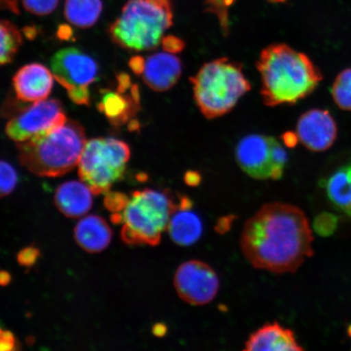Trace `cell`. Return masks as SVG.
Returning <instances> with one entry per match:
<instances>
[{
	"label": "cell",
	"instance_id": "cell-4",
	"mask_svg": "<svg viewBox=\"0 0 351 351\" xmlns=\"http://www.w3.org/2000/svg\"><path fill=\"white\" fill-rule=\"evenodd\" d=\"M173 23L171 0H129L109 26L108 33L117 45L126 50H153Z\"/></svg>",
	"mask_w": 351,
	"mask_h": 351
},
{
	"label": "cell",
	"instance_id": "cell-12",
	"mask_svg": "<svg viewBox=\"0 0 351 351\" xmlns=\"http://www.w3.org/2000/svg\"><path fill=\"white\" fill-rule=\"evenodd\" d=\"M300 142L311 152H326L335 143L337 126L327 110L311 109L302 114L297 125Z\"/></svg>",
	"mask_w": 351,
	"mask_h": 351
},
{
	"label": "cell",
	"instance_id": "cell-26",
	"mask_svg": "<svg viewBox=\"0 0 351 351\" xmlns=\"http://www.w3.org/2000/svg\"><path fill=\"white\" fill-rule=\"evenodd\" d=\"M26 10L38 16L49 15L58 5L59 0H21Z\"/></svg>",
	"mask_w": 351,
	"mask_h": 351
},
{
	"label": "cell",
	"instance_id": "cell-7",
	"mask_svg": "<svg viewBox=\"0 0 351 351\" xmlns=\"http://www.w3.org/2000/svg\"><path fill=\"white\" fill-rule=\"evenodd\" d=\"M130 158L129 145L113 138L89 140L78 163V173L94 195H106L124 178Z\"/></svg>",
	"mask_w": 351,
	"mask_h": 351
},
{
	"label": "cell",
	"instance_id": "cell-40",
	"mask_svg": "<svg viewBox=\"0 0 351 351\" xmlns=\"http://www.w3.org/2000/svg\"><path fill=\"white\" fill-rule=\"evenodd\" d=\"M23 33L26 38H28L29 40H33L35 38H36L38 30L36 26H26L23 29Z\"/></svg>",
	"mask_w": 351,
	"mask_h": 351
},
{
	"label": "cell",
	"instance_id": "cell-39",
	"mask_svg": "<svg viewBox=\"0 0 351 351\" xmlns=\"http://www.w3.org/2000/svg\"><path fill=\"white\" fill-rule=\"evenodd\" d=\"M167 331H168V328H167L165 324L162 323L156 324L152 328L153 335L158 337H164Z\"/></svg>",
	"mask_w": 351,
	"mask_h": 351
},
{
	"label": "cell",
	"instance_id": "cell-33",
	"mask_svg": "<svg viewBox=\"0 0 351 351\" xmlns=\"http://www.w3.org/2000/svg\"><path fill=\"white\" fill-rule=\"evenodd\" d=\"M145 64H146V61L144 60L142 56H139L132 57L129 61L130 68L136 75H141L143 73Z\"/></svg>",
	"mask_w": 351,
	"mask_h": 351
},
{
	"label": "cell",
	"instance_id": "cell-30",
	"mask_svg": "<svg viewBox=\"0 0 351 351\" xmlns=\"http://www.w3.org/2000/svg\"><path fill=\"white\" fill-rule=\"evenodd\" d=\"M67 91L69 99H71L74 104L89 106L90 103V94L88 86L73 87L72 89Z\"/></svg>",
	"mask_w": 351,
	"mask_h": 351
},
{
	"label": "cell",
	"instance_id": "cell-27",
	"mask_svg": "<svg viewBox=\"0 0 351 351\" xmlns=\"http://www.w3.org/2000/svg\"><path fill=\"white\" fill-rule=\"evenodd\" d=\"M130 197L119 192H108L104 199V206L112 213H122L128 205Z\"/></svg>",
	"mask_w": 351,
	"mask_h": 351
},
{
	"label": "cell",
	"instance_id": "cell-19",
	"mask_svg": "<svg viewBox=\"0 0 351 351\" xmlns=\"http://www.w3.org/2000/svg\"><path fill=\"white\" fill-rule=\"evenodd\" d=\"M191 209L178 208L169 223L171 239L182 247L195 244L203 234V222Z\"/></svg>",
	"mask_w": 351,
	"mask_h": 351
},
{
	"label": "cell",
	"instance_id": "cell-16",
	"mask_svg": "<svg viewBox=\"0 0 351 351\" xmlns=\"http://www.w3.org/2000/svg\"><path fill=\"white\" fill-rule=\"evenodd\" d=\"M92 191L77 181L63 183L56 191L55 204L61 213L69 218H78L86 214L93 204Z\"/></svg>",
	"mask_w": 351,
	"mask_h": 351
},
{
	"label": "cell",
	"instance_id": "cell-44",
	"mask_svg": "<svg viewBox=\"0 0 351 351\" xmlns=\"http://www.w3.org/2000/svg\"><path fill=\"white\" fill-rule=\"evenodd\" d=\"M348 335H349L350 337H351V324L348 328Z\"/></svg>",
	"mask_w": 351,
	"mask_h": 351
},
{
	"label": "cell",
	"instance_id": "cell-13",
	"mask_svg": "<svg viewBox=\"0 0 351 351\" xmlns=\"http://www.w3.org/2000/svg\"><path fill=\"white\" fill-rule=\"evenodd\" d=\"M54 75L42 64L23 66L12 78L16 98L23 102H38L46 99L54 84Z\"/></svg>",
	"mask_w": 351,
	"mask_h": 351
},
{
	"label": "cell",
	"instance_id": "cell-2",
	"mask_svg": "<svg viewBox=\"0 0 351 351\" xmlns=\"http://www.w3.org/2000/svg\"><path fill=\"white\" fill-rule=\"evenodd\" d=\"M256 68L261 95L269 107L295 104L317 89L323 75L308 56L287 44H273L261 51Z\"/></svg>",
	"mask_w": 351,
	"mask_h": 351
},
{
	"label": "cell",
	"instance_id": "cell-14",
	"mask_svg": "<svg viewBox=\"0 0 351 351\" xmlns=\"http://www.w3.org/2000/svg\"><path fill=\"white\" fill-rule=\"evenodd\" d=\"M182 73V64L178 56L159 52L146 60L143 81L152 90L165 92L176 85Z\"/></svg>",
	"mask_w": 351,
	"mask_h": 351
},
{
	"label": "cell",
	"instance_id": "cell-3",
	"mask_svg": "<svg viewBox=\"0 0 351 351\" xmlns=\"http://www.w3.org/2000/svg\"><path fill=\"white\" fill-rule=\"evenodd\" d=\"M85 130L78 122L63 125L17 143L20 163L39 177H61L78 165L86 143Z\"/></svg>",
	"mask_w": 351,
	"mask_h": 351
},
{
	"label": "cell",
	"instance_id": "cell-32",
	"mask_svg": "<svg viewBox=\"0 0 351 351\" xmlns=\"http://www.w3.org/2000/svg\"><path fill=\"white\" fill-rule=\"evenodd\" d=\"M0 345H1L2 351H11L19 350V343L15 339L14 335L10 331L1 330V336H0Z\"/></svg>",
	"mask_w": 351,
	"mask_h": 351
},
{
	"label": "cell",
	"instance_id": "cell-31",
	"mask_svg": "<svg viewBox=\"0 0 351 351\" xmlns=\"http://www.w3.org/2000/svg\"><path fill=\"white\" fill-rule=\"evenodd\" d=\"M161 44L165 51L169 52V53H179L184 50L186 46L182 39L173 36V35L164 37Z\"/></svg>",
	"mask_w": 351,
	"mask_h": 351
},
{
	"label": "cell",
	"instance_id": "cell-28",
	"mask_svg": "<svg viewBox=\"0 0 351 351\" xmlns=\"http://www.w3.org/2000/svg\"><path fill=\"white\" fill-rule=\"evenodd\" d=\"M208 7L206 11L216 13L221 23L223 34L229 33V19H228V7L223 0H207Z\"/></svg>",
	"mask_w": 351,
	"mask_h": 351
},
{
	"label": "cell",
	"instance_id": "cell-9",
	"mask_svg": "<svg viewBox=\"0 0 351 351\" xmlns=\"http://www.w3.org/2000/svg\"><path fill=\"white\" fill-rule=\"evenodd\" d=\"M66 121L67 118L60 101L46 99L35 102L12 118L8 122L5 132L13 141L21 143L63 125Z\"/></svg>",
	"mask_w": 351,
	"mask_h": 351
},
{
	"label": "cell",
	"instance_id": "cell-42",
	"mask_svg": "<svg viewBox=\"0 0 351 351\" xmlns=\"http://www.w3.org/2000/svg\"><path fill=\"white\" fill-rule=\"evenodd\" d=\"M138 122L137 121L133 120L130 122L129 129L132 131L137 130L138 129Z\"/></svg>",
	"mask_w": 351,
	"mask_h": 351
},
{
	"label": "cell",
	"instance_id": "cell-34",
	"mask_svg": "<svg viewBox=\"0 0 351 351\" xmlns=\"http://www.w3.org/2000/svg\"><path fill=\"white\" fill-rule=\"evenodd\" d=\"M117 91L121 93H125V92L131 89V79L128 74L125 73H121L117 75Z\"/></svg>",
	"mask_w": 351,
	"mask_h": 351
},
{
	"label": "cell",
	"instance_id": "cell-1",
	"mask_svg": "<svg viewBox=\"0 0 351 351\" xmlns=\"http://www.w3.org/2000/svg\"><path fill=\"white\" fill-rule=\"evenodd\" d=\"M313 241L308 219L300 208L271 203L245 222L240 243L254 267L282 274L295 273L313 256Z\"/></svg>",
	"mask_w": 351,
	"mask_h": 351
},
{
	"label": "cell",
	"instance_id": "cell-41",
	"mask_svg": "<svg viewBox=\"0 0 351 351\" xmlns=\"http://www.w3.org/2000/svg\"><path fill=\"white\" fill-rule=\"evenodd\" d=\"M11 280L12 276L10 273H8L6 271H1V274H0V283H1L2 287H6V285L10 283Z\"/></svg>",
	"mask_w": 351,
	"mask_h": 351
},
{
	"label": "cell",
	"instance_id": "cell-8",
	"mask_svg": "<svg viewBox=\"0 0 351 351\" xmlns=\"http://www.w3.org/2000/svg\"><path fill=\"white\" fill-rule=\"evenodd\" d=\"M236 160L250 177L278 180L283 176L288 154L278 140L269 136L251 134L240 140Z\"/></svg>",
	"mask_w": 351,
	"mask_h": 351
},
{
	"label": "cell",
	"instance_id": "cell-29",
	"mask_svg": "<svg viewBox=\"0 0 351 351\" xmlns=\"http://www.w3.org/2000/svg\"><path fill=\"white\" fill-rule=\"evenodd\" d=\"M40 256V251L38 247H30L22 249L21 251L17 254V262L22 267H33L36 263Z\"/></svg>",
	"mask_w": 351,
	"mask_h": 351
},
{
	"label": "cell",
	"instance_id": "cell-18",
	"mask_svg": "<svg viewBox=\"0 0 351 351\" xmlns=\"http://www.w3.org/2000/svg\"><path fill=\"white\" fill-rule=\"evenodd\" d=\"M101 94L97 108L113 125H125L138 111L140 100L136 99L131 92L124 95L119 91L102 90Z\"/></svg>",
	"mask_w": 351,
	"mask_h": 351
},
{
	"label": "cell",
	"instance_id": "cell-22",
	"mask_svg": "<svg viewBox=\"0 0 351 351\" xmlns=\"http://www.w3.org/2000/svg\"><path fill=\"white\" fill-rule=\"evenodd\" d=\"M1 55L0 63L2 65L10 64L21 46L23 38L16 26L7 20H2L1 25Z\"/></svg>",
	"mask_w": 351,
	"mask_h": 351
},
{
	"label": "cell",
	"instance_id": "cell-23",
	"mask_svg": "<svg viewBox=\"0 0 351 351\" xmlns=\"http://www.w3.org/2000/svg\"><path fill=\"white\" fill-rule=\"evenodd\" d=\"M332 96L337 107L351 111V68L337 75L332 87Z\"/></svg>",
	"mask_w": 351,
	"mask_h": 351
},
{
	"label": "cell",
	"instance_id": "cell-20",
	"mask_svg": "<svg viewBox=\"0 0 351 351\" xmlns=\"http://www.w3.org/2000/svg\"><path fill=\"white\" fill-rule=\"evenodd\" d=\"M327 195L337 208L351 217V177L350 165L341 167L324 182Z\"/></svg>",
	"mask_w": 351,
	"mask_h": 351
},
{
	"label": "cell",
	"instance_id": "cell-10",
	"mask_svg": "<svg viewBox=\"0 0 351 351\" xmlns=\"http://www.w3.org/2000/svg\"><path fill=\"white\" fill-rule=\"evenodd\" d=\"M173 282L178 296L194 306L209 304L217 296L219 289L216 271L207 263L195 260L180 265Z\"/></svg>",
	"mask_w": 351,
	"mask_h": 351
},
{
	"label": "cell",
	"instance_id": "cell-24",
	"mask_svg": "<svg viewBox=\"0 0 351 351\" xmlns=\"http://www.w3.org/2000/svg\"><path fill=\"white\" fill-rule=\"evenodd\" d=\"M0 178H1V197L11 194L16 188L19 177L16 170L7 161L2 160L0 164Z\"/></svg>",
	"mask_w": 351,
	"mask_h": 351
},
{
	"label": "cell",
	"instance_id": "cell-17",
	"mask_svg": "<svg viewBox=\"0 0 351 351\" xmlns=\"http://www.w3.org/2000/svg\"><path fill=\"white\" fill-rule=\"evenodd\" d=\"M112 231L101 217L90 215L81 219L74 229V239L88 253L103 252L111 243Z\"/></svg>",
	"mask_w": 351,
	"mask_h": 351
},
{
	"label": "cell",
	"instance_id": "cell-15",
	"mask_svg": "<svg viewBox=\"0 0 351 351\" xmlns=\"http://www.w3.org/2000/svg\"><path fill=\"white\" fill-rule=\"evenodd\" d=\"M248 351H301L304 348L296 340L295 333L278 323H271L258 328L245 343Z\"/></svg>",
	"mask_w": 351,
	"mask_h": 351
},
{
	"label": "cell",
	"instance_id": "cell-35",
	"mask_svg": "<svg viewBox=\"0 0 351 351\" xmlns=\"http://www.w3.org/2000/svg\"><path fill=\"white\" fill-rule=\"evenodd\" d=\"M57 37L62 41H70L73 38V32L72 27L68 25H60L57 29Z\"/></svg>",
	"mask_w": 351,
	"mask_h": 351
},
{
	"label": "cell",
	"instance_id": "cell-43",
	"mask_svg": "<svg viewBox=\"0 0 351 351\" xmlns=\"http://www.w3.org/2000/svg\"><path fill=\"white\" fill-rule=\"evenodd\" d=\"M267 1H269L271 3H285V2H287V0H267Z\"/></svg>",
	"mask_w": 351,
	"mask_h": 351
},
{
	"label": "cell",
	"instance_id": "cell-38",
	"mask_svg": "<svg viewBox=\"0 0 351 351\" xmlns=\"http://www.w3.org/2000/svg\"><path fill=\"white\" fill-rule=\"evenodd\" d=\"M3 10H6L19 15L20 10L19 5V0H0Z\"/></svg>",
	"mask_w": 351,
	"mask_h": 351
},
{
	"label": "cell",
	"instance_id": "cell-11",
	"mask_svg": "<svg viewBox=\"0 0 351 351\" xmlns=\"http://www.w3.org/2000/svg\"><path fill=\"white\" fill-rule=\"evenodd\" d=\"M51 67L56 80L67 90L77 86H89L98 79V64L77 48L68 47L57 51L52 56Z\"/></svg>",
	"mask_w": 351,
	"mask_h": 351
},
{
	"label": "cell",
	"instance_id": "cell-5",
	"mask_svg": "<svg viewBox=\"0 0 351 351\" xmlns=\"http://www.w3.org/2000/svg\"><path fill=\"white\" fill-rule=\"evenodd\" d=\"M190 81L197 106L209 120L231 112L239 99L252 89L243 64L226 57L204 64Z\"/></svg>",
	"mask_w": 351,
	"mask_h": 351
},
{
	"label": "cell",
	"instance_id": "cell-37",
	"mask_svg": "<svg viewBox=\"0 0 351 351\" xmlns=\"http://www.w3.org/2000/svg\"><path fill=\"white\" fill-rule=\"evenodd\" d=\"M282 139L285 146L293 148L296 146L300 139H298V135L293 132L289 131L282 136Z\"/></svg>",
	"mask_w": 351,
	"mask_h": 351
},
{
	"label": "cell",
	"instance_id": "cell-21",
	"mask_svg": "<svg viewBox=\"0 0 351 351\" xmlns=\"http://www.w3.org/2000/svg\"><path fill=\"white\" fill-rule=\"evenodd\" d=\"M102 10L101 0H66L64 16L70 24L86 29L97 22Z\"/></svg>",
	"mask_w": 351,
	"mask_h": 351
},
{
	"label": "cell",
	"instance_id": "cell-6",
	"mask_svg": "<svg viewBox=\"0 0 351 351\" xmlns=\"http://www.w3.org/2000/svg\"><path fill=\"white\" fill-rule=\"evenodd\" d=\"M178 208L170 191L152 189L134 191L121 213V237L128 245H159L162 234L168 229L173 214Z\"/></svg>",
	"mask_w": 351,
	"mask_h": 351
},
{
	"label": "cell",
	"instance_id": "cell-36",
	"mask_svg": "<svg viewBox=\"0 0 351 351\" xmlns=\"http://www.w3.org/2000/svg\"><path fill=\"white\" fill-rule=\"evenodd\" d=\"M186 185L190 186H197L199 185L202 181V177L200 173H197V171H187L184 177Z\"/></svg>",
	"mask_w": 351,
	"mask_h": 351
},
{
	"label": "cell",
	"instance_id": "cell-25",
	"mask_svg": "<svg viewBox=\"0 0 351 351\" xmlns=\"http://www.w3.org/2000/svg\"><path fill=\"white\" fill-rule=\"evenodd\" d=\"M339 225V219L335 215L324 213L315 219L314 230L322 237L332 235Z\"/></svg>",
	"mask_w": 351,
	"mask_h": 351
}]
</instances>
